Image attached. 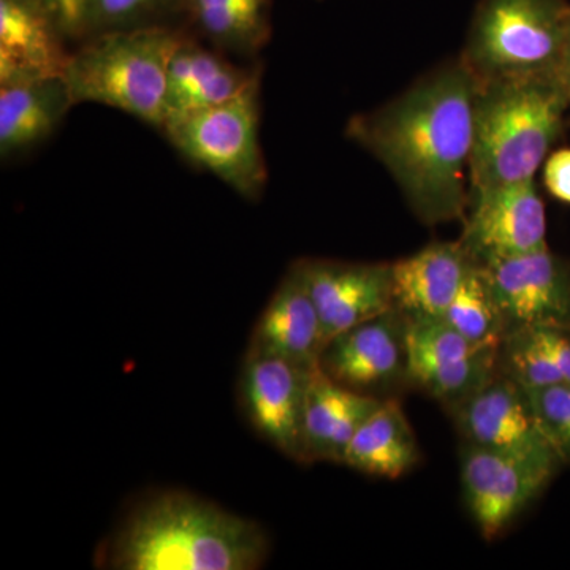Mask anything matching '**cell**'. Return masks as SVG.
I'll return each mask as SVG.
<instances>
[{
    "mask_svg": "<svg viewBox=\"0 0 570 570\" xmlns=\"http://www.w3.org/2000/svg\"><path fill=\"white\" fill-rule=\"evenodd\" d=\"M569 110L553 75L479 81L469 195L534 179Z\"/></svg>",
    "mask_w": 570,
    "mask_h": 570,
    "instance_id": "cell-3",
    "label": "cell"
},
{
    "mask_svg": "<svg viewBox=\"0 0 570 570\" xmlns=\"http://www.w3.org/2000/svg\"><path fill=\"white\" fill-rule=\"evenodd\" d=\"M108 570H257L269 539L257 521L179 490L135 502L97 550Z\"/></svg>",
    "mask_w": 570,
    "mask_h": 570,
    "instance_id": "cell-2",
    "label": "cell"
},
{
    "mask_svg": "<svg viewBox=\"0 0 570 570\" xmlns=\"http://www.w3.org/2000/svg\"><path fill=\"white\" fill-rule=\"evenodd\" d=\"M181 0H89V36L112 29L145 26Z\"/></svg>",
    "mask_w": 570,
    "mask_h": 570,
    "instance_id": "cell-27",
    "label": "cell"
},
{
    "mask_svg": "<svg viewBox=\"0 0 570 570\" xmlns=\"http://www.w3.org/2000/svg\"><path fill=\"white\" fill-rule=\"evenodd\" d=\"M444 321L460 335L480 346L501 344L504 340V321L499 313L485 273L478 262L469 269L466 279L445 313Z\"/></svg>",
    "mask_w": 570,
    "mask_h": 570,
    "instance_id": "cell-22",
    "label": "cell"
},
{
    "mask_svg": "<svg viewBox=\"0 0 570 570\" xmlns=\"http://www.w3.org/2000/svg\"><path fill=\"white\" fill-rule=\"evenodd\" d=\"M420 461L414 430L396 397L381 401L348 444L344 464L363 474L395 480Z\"/></svg>",
    "mask_w": 570,
    "mask_h": 570,
    "instance_id": "cell-20",
    "label": "cell"
},
{
    "mask_svg": "<svg viewBox=\"0 0 570 570\" xmlns=\"http://www.w3.org/2000/svg\"><path fill=\"white\" fill-rule=\"evenodd\" d=\"M504 321L521 328L570 330V264L546 249L479 264Z\"/></svg>",
    "mask_w": 570,
    "mask_h": 570,
    "instance_id": "cell-8",
    "label": "cell"
},
{
    "mask_svg": "<svg viewBox=\"0 0 570 570\" xmlns=\"http://www.w3.org/2000/svg\"><path fill=\"white\" fill-rule=\"evenodd\" d=\"M67 39H85L89 36V0H41Z\"/></svg>",
    "mask_w": 570,
    "mask_h": 570,
    "instance_id": "cell-28",
    "label": "cell"
},
{
    "mask_svg": "<svg viewBox=\"0 0 570 570\" xmlns=\"http://www.w3.org/2000/svg\"><path fill=\"white\" fill-rule=\"evenodd\" d=\"M540 344L549 352L554 365L560 370L566 384H570V330L532 328Z\"/></svg>",
    "mask_w": 570,
    "mask_h": 570,
    "instance_id": "cell-30",
    "label": "cell"
},
{
    "mask_svg": "<svg viewBox=\"0 0 570 570\" xmlns=\"http://www.w3.org/2000/svg\"><path fill=\"white\" fill-rule=\"evenodd\" d=\"M382 400L384 397L343 387L326 376L321 366L314 367L303 420L305 464L317 461L344 464L356 430L376 411Z\"/></svg>",
    "mask_w": 570,
    "mask_h": 570,
    "instance_id": "cell-18",
    "label": "cell"
},
{
    "mask_svg": "<svg viewBox=\"0 0 570 570\" xmlns=\"http://www.w3.org/2000/svg\"><path fill=\"white\" fill-rule=\"evenodd\" d=\"M183 37L156 24L92 33L63 71L71 102L116 108L163 130L168 67Z\"/></svg>",
    "mask_w": 570,
    "mask_h": 570,
    "instance_id": "cell-4",
    "label": "cell"
},
{
    "mask_svg": "<svg viewBox=\"0 0 570 570\" xmlns=\"http://www.w3.org/2000/svg\"><path fill=\"white\" fill-rule=\"evenodd\" d=\"M499 348L501 344L483 347L478 354L459 362L415 367L409 371V384L417 385L428 395L452 407L498 373Z\"/></svg>",
    "mask_w": 570,
    "mask_h": 570,
    "instance_id": "cell-23",
    "label": "cell"
},
{
    "mask_svg": "<svg viewBox=\"0 0 570 570\" xmlns=\"http://www.w3.org/2000/svg\"><path fill=\"white\" fill-rule=\"evenodd\" d=\"M66 39L41 0H0V86L63 77Z\"/></svg>",
    "mask_w": 570,
    "mask_h": 570,
    "instance_id": "cell-14",
    "label": "cell"
},
{
    "mask_svg": "<svg viewBox=\"0 0 570 570\" xmlns=\"http://www.w3.org/2000/svg\"><path fill=\"white\" fill-rule=\"evenodd\" d=\"M475 262L460 242L431 243L393 266L395 307L409 321L444 318Z\"/></svg>",
    "mask_w": 570,
    "mask_h": 570,
    "instance_id": "cell-17",
    "label": "cell"
},
{
    "mask_svg": "<svg viewBox=\"0 0 570 570\" xmlns=\"http://www.w3.org/2000/svg\"><path fill=\"white\" fill-rule=\"evenodd\" d=\"M296 265L317 307L325 341L395 307L392 264L299 258Z\"/></svg>",
    "mask_w": 570,
    "mask_h": 570,
    "instance_id": "cell-12",
    "label": "cell"
},
{
    "mask_svg": "<svg viewBox=\"0 0 570 570\" xmlns=\"http://www.w3.org/2000/svg\"><path fill=\"white\" fill-rule=\"evenodd\" d=\"M561 463L550 448L520 452L464 445L461 483L483 538L494 540L504 534L546 490Z\"/></svg>",
    "mask_w": 570,
    "mask_h": 570,
    "instance_id": "cell-7",
    "label": "cell"
},
{
    "mask_svg": "<svg viewBox=\"0 0 570 570\" xmlns=\"http://www.w3.org/2000/svg\"><path fill=\"white\" fill-rule=\"evenodd\" d=\"M449 409L469 445L520 452L553 449L540 431L530 393L501 366L482 387Z\"/></svg>",
    "mask_w": 570,
    "mask_h": 570,
    "instance_id": "cell-13",
    "label": "cell"
},
{
    "mask_svg": "<svg viewBox=\"0 0 570 570\" xmlns=\"http://www.w3.org/2000/svg\"><path fill=\"white\" fill-rule=\"evenodd\" d=\"M325 343L317 307L294 262L258 317L246 352L313 367L318 365Z\"/></svg>",
    "mask_w": 570,
    "mask_h": 570,
    "instance_id": "cell-15",
    "label": "cell"
},
{
    "mask_svg": "<svg viewBox=\"0 0 570 570\" xmlns=\"http://www.w3.org/2000/svg\"><path fill=\"white\" fill-rule=\"evenodd\" d=\"M557 78L560 80L562 88H564L566 96H568L570 104V36L568 47H566L564 55H562L560 67H558Z\"/></svg>",
    "mask_w": 570,
    "mask_h": 570,
    "instance_id": "cell-31",
    "label": "cell"
},
{
    "mask_svg": "<svg viewBox=\"0 0 570 570\" xmlns=\"http://www.w3.org/2000/svg\"><path fill=\"white\" fill-rule=\"evenodd\" d=\"M163 132L189 163L246 200L264 194L268 170L261 141V82L228 102L168 124Z\"/></svg>",
    "mask_w": 570,
    "mask_h": 570,
    "instance_id": "cell-6",
    "label": "cell"
},
{
    "mask_svg": "<svg viewBox=\"0 0 570 570\" xmlns=\"http://www.w3.org/2000/svg\"><path fill=\"white\" fill-rule=\"evenodd\" d=\"M540 431L562 463L570 461V384L528 390Z\"/></svg>",
    "mask_w": 570,
    "mask_h": 570,
    "instance_id": "cell-26",
    "label": "cell"
},
{
    "mask_svg": "<svg viewBox=\"0 0 570 570\" xmlns=\"http://www.w3.org/2000/svg\"><path fill=\"white\" fill-rule=\"evenodd\" d=\"M273 0H181L190 22L216 47L254 55L272 36Z\"/></svg>",
    "mask_w": 570,
    "mask_h": 570,
    "instance_id": "cell-21",
    "label": "cell"
},
{
    "mask_svg": "<svg viewBox=\"0 0 570 570\" xmlns=\"http://www.w3.org/2000/svg\"><path fill=\"white\" fill-rule=\"evenodd\" d=\"M71 102L63 77L0 86V154L3 159L47 140Z\"/></svg>",
    "mask_w": 570,
    "mask_h": 570,
    "instance_id": "cell-19",
    "label": "cell"
},
{
    "mask_svg": "<svg viewBox=\"0 0 570 570\" xmlns=\"http://www.w3.org/2000/svg\"><path fill=\"white\" fill-rule=\"evenodd\" d=\"M257 82V70L236 66L197 40L183 37L168 67L163 130L184 116L242 96Z\"/></svg>",
    "mask_w": 570,
    "mask_h": 570,
    "instance_id": "cell-16",
    "label": "cell"
},
{
    "mask_svg": "<svg viewBox=\"0 0 570 570\" xmlns=\"http://www.w3.org/2000/svg\"><path fill=\"white\" fill-rule=\"evenodd\" d=\"M543 183L554 198L570 205V148L558 149L547 157Z\"/></svg>",
    "mask_w": 570,
    "mask_h": 570,
    "instance_id": "cell-29",
    "label": "cell"
},
{
    "mask_svg": "<svg viewBox=\"0 0 570 570\" xmlns=\"http://www.w3.org/2000/svg\"><path fill=\"white\" fill-rule=\"evenodd\" d=\"M478 91V77L460 56L348 119V140L384 165L423 224L466 216Z\"/></svg>",
    "mask_w": 570,
    "mask_h": 570,
    "instance_id": "cell-1",
    "label": "cell"
},
{
    "mask_svg": "<svg viewBox=\"0 0 570 570\" xmlns=\"http://www.w3.org/2000/svg\"><path fill=\"white\" fill-rule=\"evenodd\" d=\"M569 36L566 0H480L461 59L479 81L557 77Z\"/></svg>",
    "mask_w": 570,
    "mask_h": 570,
    "instance_id": "cell-5",
    "label": "cell"
},
{
    "mask_svg": "<svg viewBox=\"0 0 570 570\" xmlns=\"http://www.w3.org/2000/svg\"><path fill=\"white\" fill-rule=\"evenodd\" d=\"M498 344L471 343L444 318H407L409 371L415 367L445 365L478 354L483 347Z\"/></svg>",
    "mask_w": 570,
    "mask_h": 570,
    "instance_id": "cell-24",
    "label": "cell"
},
{
    "mask_svg": "<svg viewBox=\"0 0 570 570\" xmlns=\"http://www.w3.org/2000/svg\"><path fill=\"white\" fill-rule=\"evenodd\" d=\"M316 366L246 352L239 376V401L247 422L258 436L299 464H305L303 420L307 385Z\"/></svg>",
    "mask_w": 570,
    "mask_h": 570,
    "instance_id": "cell-11",
    "label": "cell"
},
{
    "mask_svg": "<svg viewBox=\"0 0 570 570\" xmlns=\"http://www.w3.org/2000/svg\"><path fill=\"white\" fill-rule=\"evenodd\" d=\"M499 366L527 390L564 384L560 370L532 328L508 333L499 348Z\"/></svg>",
    "mask_w": 570,
    "mask_h": 570,
    "instance_id": "cell-25",
    "label": "cell"
},
{
    "mask_svg": "<svg viewBox=\"0 0 570 570\" xmlns=\"http://www.w3.org/2000/svg\"><path fill=\"white\" fill-rule=\"evenodd\" d=\"M459 242L478 264L546 249V205L534 179L469 195Z\"/></svg>",
    "mask_w": 570,
    "mask_h": 570,
    "instance_id": "cell-10",
    "label": "cell"
},
{
    "mask_svg": "<svg viewBox=\"0 0 570 570\" xmlns=\"http://www.w3.org/2000/svg\"><path fill=\"white\" fill-rule=\"evenodd\" d=\"M318 366L337 384L384 397L409 384L407 317L396 307L326 341Z\"/></svg>",
    "mask_w": 570,
    "mask_h": 570,
    "instance_id": "cell-9",
    "label": "cell"
}]
</instances>
